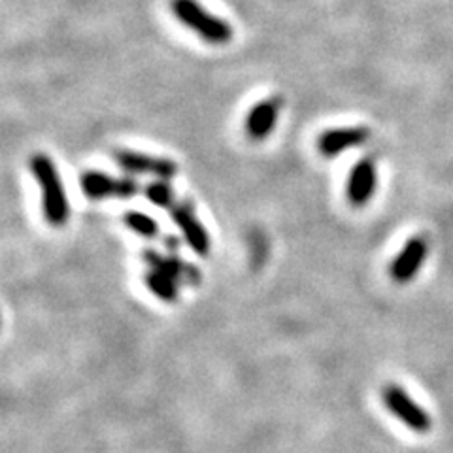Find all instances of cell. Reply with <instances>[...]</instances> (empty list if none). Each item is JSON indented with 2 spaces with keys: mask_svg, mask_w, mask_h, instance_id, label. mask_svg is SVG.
Instances as JSON below:
<instances>
[{
  "mask_svg": "<svg viewBox=\"0 0 453 453\" xmlns=\"http://www.w3.org/2000/svg\"><path fill=\"white\" fill-rule=\"evenodd\" d=\"M170 8H173V13L180 23L191 28L196 36H201L208 44L223 46L226 42H231L233 27L218 18L216 13H210L196 0H173Z\"/></svg>",
  "mask_w": 453,
  "mask_h": 453,
  "instance_id": "obj_2",
  "label": "cell"
},
{
  "mask_svg": "<svg viewBox=\"0 0 453 453\" xmlns=\"http://www.w3.org/2000/svg\"><path fill=\"white\" fill-rule=\"evenodd\" d=\"M125 225L129 226V229L140 236L144 238H155L159 234V225L153 218L142 214V211H127L125 218H123Z\"/></svg>",
  "mask_w": 453,
  "mask_h": 453,
  "instance_id": "obj_13",
  "label": "cell"
},
{
  "mask_svg": "<svg viewBox=\"0 0 453 453\" xmlns=\"http://www.w3.org/2000/svg\"><path fill=\"white\" fill-rule=\"evenodd\" d=\"M381 396H384V403L389 412L399 418L410 431L419 434L431 431V416L425 412V408H421L403 388L391 384L384 389V395Z\"/></svg>",
  "mask_w": 453,
  "mask_h": 453,
  "instance_id": "obj_3",
  "label": "cell"
},
{
  "mask_svg": "<svg viewBox=\"0 0 453 453\" xmlns=\"http://www.w3.org/2000/svg\"><path fill=\"white\" fill-rule=\"evenodd\" d=\"M81 189L89 198H133L138 193V183L133 178H113L104 173L89 170L81 176Z\"/></svg>",
  "mask_w": 453,
  "mask_h": 453,
  "instance_id": "obj_5",
  "label": "cell"
},
{
  "mask_svg": "<svg viewBox=\"0 0 453 453\" xmlns=\"http://www.w3.org/2000/svg\"><path fill=\"white\" fill-rule=\"evenodd\" d=\"M425 257H427V242L419 236L408 240V244L396 255V259L391 265L393 280L399 283L412 280L425 263Z\"/></svg>",
  "mask_w": 453,
  "mask_h": 453,
  "instance_id": "obj_10",
  "label": "cell"
},
{
  "mask_svg": "<svg viewBox=\"0 0 453 453\" xmlns=\"http://www.w3.org/2000/svg\"><path fill=\"white\" fill-rule=\"evenodd\" d=\"M116 163L131 174H148L157 180L170 181L178 174V165L165 157H155V155L140 153L133 150H118L113 153Z\"/></svg>",
  "mask_w": 453,
  "mask_h": 453,
  "instance_id": "obj_4",
  "label": "cell"
},
{
  "mask_svg": "<svg viewBox=\"0 0 453 453\" xmlns=\"http://www.w3.org/2000/svg\"><path fill=\"white\" fill-rule=\"evenodd\" d=\"M144 259L151 271L163 273L178 283L180 281L181 283H196L198 280H201V273H198V268H195L193 265L181 261L178 257H166V255H159L155 251H146Z\"/></svg>",
  "mask_w": 453,
  "mask_h": 453,
  "instance_id": "obj_11",
  "label": "cell"
},
{
  "mask_svg": "<svg viewBox=\"0 0 453 453\" xmlns=\"http://www.w3.org/2000/svg\"><path fill=\"white\" fill-rule=\"evenodd\" d=\"M280 110H281V101L276 96L265 98V101L255 104L248 118H246V133L251 140H265L268 138L276 125H278V118H280Z\"/></svg>",
  "mask_w": 453,
  "mask_h": 453,
  "instance_id": "obj_7",
  "label": "cell"
},
{
  "mask_svg": "<svg viewBox=\"0 0 453 453\" xmlns=\"http://www.w3.org/2000/svg\"><path fill=\"white\" fill-rule=\"evenodd\" d=\"M146 286L155 296H157V299H161L165 303H176L178 296H180L178 281H174L173 278H168L163 273L151 271V268L146 273Z\"/></svg>",
  "mask_w": 453,
  "mask_h": 453,
  "instance_id": "obj_12",
  "label": "cell"
},
{
  "mask_svg": "<svg viewBox=\"0 0 453 453\" xmlns=\"http://www.w3.org/2000/svg\"><path fill=\"white\" fill-rule=\"evenodd\" d=\"M371 136L365 127H340V129L325 131L319 136L318 148L325 155V157H336V155L344 153L346 150L357 148Z\"/></svg>",
  "mask_w": 453,
  "mask_h": 453,
  "instance_id": "obj_8",
  "label": "cell"
},
{
  "mask_svg": "<svg viewBox=\"0 0 453 453\" xmlns=\"http://www.w3.org/2000/svg\"><path fill=\"white\" fill-rule=\"evenodd\" d=\"M146 198L159 208H173L174 206V191L170 188V183L166 180H157L151 181L146 188Z\"/></svg>",
  "mask_w": 453,
  "mask_h": 453,
  "instance_id": "obj_14",
  "label": "cell"
},
{
  "mask_svg": "<svg viewBox=\"0 0 453 453\" xmlns=\"http://www.w3.org/2000/svg\"><path fill=\"white\" fill-rule=\"evenodd\" d=\"M28 165H31V170L42 193V210H44V218L53 226H63L70 216V204L63 180L59 176V170H57L55 163L44 153L33 155Z\"/></svg>",
  "mask_w": 453,
  "mask_h": 453,
  "instance_id": "obj_1",
  "label": "cell"
},
{
  "mask_svg": "<svg viewBox=\"0 0 453 453\" xmlns=\"http://www.w3.org/2000/svg\"><path fill=\"white\" fill-rule=\"evenodd\" d=\"M376 189V165L372 159H361L353 166L351 174L348 178V201L353 206H365L371 201Z\"/></svg>",
  "mask_w": 453,
  "mask_h": 453,
  "instance_id": "obj_9",
  "label": "cell"
},
{
  "mask_svg": "<svg viewBox=\"0 0 453 453\" xmlns=\"http://www.w3.org/2000/svg\"><path fill=\"white\" fill-rule=\"evenodd\" d=\"M170 216H173L174 223L178 225V229L183 234V238H186L189 248L195 253L206 257V255L210 253L211 242H210V236L204 229V225L201 223V219L196 218L195 210L188 203H180V204H174L173 208H170Z\"/></svg>",
  "mask_w": 453,
  "mask_h": 453,
  "instance_id": "obj_6",
  "label": "cell"
}]
</instances>
